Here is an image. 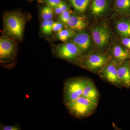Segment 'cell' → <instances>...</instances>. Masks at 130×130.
<instances>
[{
    "label": "cell",
    "instance_id": "obj_1",
    "mask_svg": "<svg viewBox=\"0 0 130 130\" xmlns=\"http://www.w3.org/2000/svg\"><path fill=\"white\" fill-rule=\"evenodd\" d=\"M5 31L11 37L21 40L25 25V20L22 14L17 12H9L3 17Z\"/></svg>",
    "mask_w": 130,
    "mask_h": 130
},
{
    "label": "cell",
    "instance_id": "obj_2",
    "mask_svg": "<svg viewBox=\"0 0 130 130\" xmlns=\"http://www.w3.org/2000/svg\"><path fill=\"white\" fill-rule=\"evenodd\" d=\"M71 113L78 118L91 115L96 108L97 103L93 102L83 96L66 104Z\"/></svg>",
    "mask_w": 130,
    "mask_h": 130
},
{
    "label": "cell",
    "instance_id": "obj_3",
    "mask_svg": "<svg viewBox=\"0 0 130 130\" xmlns=\"http://www.w3.org/2000/svg\"><path fill=\"white\" fill-rule=\"evenodd\" d=\"M88 80L86 78H78L66 82L64 91V99L66 104L76 100L82 95Z\"/></svg>",
    "mask_w": 130,
    "mask_h": 130
},
{
    "label": "cell",
    "instance_id": "obj_4",
    "mask_svg": "<svg viewBox=\"0 0 130 130\" xmlns=\"http://www.w3.org/2000/svg\"><path fill=\"white\" fill-rule=\"evenodd\" d=\"M109 58L101 54H91L86 58L85 67L86 69L95 72L102 70L107 64Z\"/></svg>",
    "mask_w": 130,
    "mask_h": 130
},
{
    "label": "cell",
    "instance_id": "obj_5",
    "mask_svg": "<svg viewBox=\"0 0 130 130\" xmlns=\"http://www.w3.org/2000/svg\"><path fill=\"white\" fill-rule=\"evenodd\" d=\"M56 51L57 55L60 58L67 60L76 58L82 52L73 42L59 44L56 47Z\"/></svg>",
    "mask_w": 130,
    "mask_h": 130
},
{
    "label": "cell",
    "instance_id": "obj_6",
    "mask_svg": "<svg viewBox=\"0 0 130 130\" xmlns=\"http://www.w3.org/2000/svg\"><path fill=\"white\" fill-rule=\"evenodd\" d=\"M92 33L93 41L98 47L102 48L108 43L111 35L109 30L106 26H98L93 29Z\"/></svg>",
    "mask_w": 130,
    "mask_h": 130
},
{
    "label": "cell",
    "instance_id": "obj_7",
    "mask_svg": "<svg viewBox=\"0 0 130 130\" xmlns=\"http://www.w3.org/2000/svg\"><path fill=\"white\" fill-rule=\"evenodd\" d=\"M15 50L14 42L7 37L2 36L0 38V58L6 60L11 58Z\"/></svg>",
    "mask_w": 130,
    "mask_h": 130
},
{
    "label": "cell",
    "instance_id": "obj_8",
    "mask_svg": "<svg viewBox=\"0 0 130 130\" xmlns=\"http://www.w3.org/2000/svg\"><path fill=\"white\" fill-rule=\"evenodd\" d=\"M118 68L116 62L112 61L103 69L102 73V76L109 83L116 85H120Z\"/></svg>",
    "mask_w": 130,
    "mask_h": 130
},
{
    "label": "cell",
    "instance_id": "obj_9",
    "mask_svg": "<svg viewBox=\"0 0 130 130\" xmlns=\"http://www.w3.org/2000/svg\"><path fill=\"white\" fill-rule=\"evenodd\" d=\"M118 77L120 84L126 88L130 86V66L129 62L126 61L118 68Z\"/></svg>",
    "mask_w": 130,
    "mask_h": 130
},
{
    "label": "cell",
    "instance_id": "obj_10",
    "mask_svg": "<svg viewBox=\"0 0 130 130\" xmlns=\"http://www.w3.org/2000/svg\"><path fill=\"white\" fill-rule=\"evenodd\" d=\"M67 24L68 26L74 30L81 31L86 29L87 22L84 17L77 15L70 16Z\"/></svg>",
    "mask_w": 130,
    "mask_h": 130
},
{
    "label": "cell",
    "instance_id": "obj_11",
    "mask_svg": "<svg viewBox=\"0 0 130 130\" xmlns=\"http://www.w3.org/2000/svg\"><path fill=\"white\" fill-rule=\"evenodd\" d=\"M82 96L93 102L97 103L99 98V93L94 84L91 80H88Z\"/></svg>",
    "mask_w": 130,
    "mask_h": 130
},
{
    "label": "cell",
    "instance_id": "obj_12",
    "mask_svg": "<svg viewBox=\"0 0 130 130\" xmlns=\"http://www.w3.org/2000/svg\"><path fill=\"white\" fill-rule=\"evenodd\" d=\"M72 42L82 51L88 49L91 44L90 38L88 34L85 32L79 33L74 35Z\"/></svg>",
    "mask_w": 130,
    "mask_h": 130
},
{
    "label": "cell",
    "instance_id": "obj_13",
    "mask_svg": "<svg viewBox=\"0 0 130 130\" xmlns=\"http://www.w3.org/2000/svg\"><path fill=\"white\" fill-rule=\"evenodd\" d=\"M107 0H93L91 6L92 14L98 16L102 14L108 7Z\"/></svg>",
    "mask_w": 130,
    "mask_h": 130
},
{
    "label": "cell",
    "instance_id": "obj_14",
    "mask_svg": "<svg viewBox=\"0 0 130 130\" xmlns=\"http://www.w3.org/2000/svg\"><path fill=\"white\" fill-rule=\"evenodd\" d=\"M118 33L123 37H130V22L127 20L119 21L116 25Z\"/></svg>",
    "mask_w": 130,
    "mask_h": 130
},
{
    "label": "cell",
    "instance_id": "obj_15",
    "mask_svg": "<svg viewBox=\"0 0 130 130\" xmlns=\"http://www.w3.org/2000/svg\"><path fill=\"white\" fill-rule=\"evenodd\" d=\"M113 54L115 58L119 61H122L130 59L129 53L119 45L113 47Z\"/></svg>",
    "mask_w": 130,
    "mask_h": 130
},
{
    "label": "cell",
    "instance_id": "obj_16",
    "mask_svg": "<svg viewBox=\"0 0 130 130\" xmlns=\"http://www.w3.org/2000/svg\"><path fill=\"white\" fill-rule=\"evenodd\" d=\"M115 8L119 13L128 14L130 13V0H116Z\"/></svg>",
    "mask_w": 130,
    "mask_h": 130
},
{
    "label": "cell",
    "instance_id": "obj_17",
    "mask_svg": "<svg viewBox=\"0 0 130 130\" xmlns=\"http://www.w3.org/2000/svg\"><path fill=\"white\" fill-rule=\"evenodd\" d=\"M73 7L80 13L85 11L88 7L90 0H69Z\"/></svg>",
    "mask_w": 130,
    "mask_h": 130
},
{
    "label": "cell",
    "instance_id": "obj_18",
    "mask_svg": "<svg viewBox=\"0 0 130 130\" xmlns=\"http://www.w3.org/2000/svg\"><path fill=\"white\" fill-rule=\"evenodd\" d=\"M75 35V31L72 29H62L57 32V37L59 40L61 41H66L68 39L73 37Z\"/></svg>",
    "mask_w": 130,
    "mask_h": 130
},
{
    "label": "cell",
    "instance_id": "obj_19",
    "mask_svg": "<svg viewBox=\"0 0 130 130\" xmlns=\"http://www.w3.org/2000/svg\"><path fill=\"white\" fill-rule=\"evenodd\" d=\"M41 15L44 20H51L53 15V11L49 6L43 8L41 11Z\"/></svg>",
    "mask_w": 130,
    "mask_h": 130
},
{
    "label": "cell",
    "instance_id": "obj_20",
    "mask_svg": "<svg viewBox=\"0 0 130 130\" xmlns=\"http://www.w3.org/2000/svg\"><path fill=\"white\" fill-rule=\"evenodd\" d=\"M71 11H69V10L64 11L60 14L59 16L60 20L63 22V23L67 24L70 16H71Z\"/></svg>",
    "mask_w": 130,
    "mask_h": 130
},
{
    "label": "cell",
    "instance_id": "obj_21",
    "mask_svg": "<svg viewBox=\"0 0 130 130\" xmlns=\"http://www.w3.org/2000/svg\"><path fill=\"white\" fill-rule=\"evenodd\" d=\"M44 2L46 3L50 7L55 8L62 2L61 0H43Z\"/></svg>",
    "mask_w": 130,
    "mask_h": 130
},
{
    "label": "cell",
    "instance_id": "obj_22",
    "mask_svg": "<svg viewBox=\"0 0 130 130\" xmlns=\"http://www.w3.org/2000/svg\"><path fill=\"white\" fill-rule=\"evenodd\" d=\"M63 26L60 22H55L53 25V31L55 32H58L63 29Z\"/></svg>",
    "mask_w": 130,
    "mask_h": 130
},
{
    "label": "cell",
    "instance_id": "obj_23",
    "mask_svg": "<svg viewBox=\"0 0 130 130\" xmlns=\"http://www.w3.org/2000/svg\"><path fill=\"white\" fill-rule=\"evenodd\" d=\"M48 21V20H44V21L42 23L41 25L42 32L45 35H46Z\"/></svg>",
    "mask_w": 130,
    "mask_h": 130
},
{
    "label": "cell",
    "instance_id": "obj_24",
    "mask_svg": "<svg viewBox=\"0 0 130 130\" xmlns=\"http://www.w3.org/2000/svg\"><path fill=\"white\" fill-rule=\"evenodd\" d=\"M54 22L52 20L48 21V23L47 28L46 35H50L53 31V25Z\"/></svg>",
    "mask_w": 130,
    "mask_h": 130
},
{
    "label": "cell",
    "instance_id": "obj_25",
    "mask_svg": "<svg viewBox=\"0 0 130 130\" xmlns=\"http://www.w3.org/2000/svg\"><path fill=\"white\" fill-rule=\"evenodd\" d=\"M122 43L124 46L130 49V37H124L122 41Z\"/></svg>",
    "mask_w": 130,
    "mask_h": 130
},
{
    "label": "cell",
    "instance_id": "obj_26",
    "mask_svg": "<svg viewBox=\"0 0 130 130\" xmlns=\"http://www.w3.org/2000/svg\"><path fill=\"white\" fill-rule=\"evenodd\" d=\"M1 130H19V128L16 126L7 125L3 126L1 128Z\"/></svg>",
    "mask_w": 130,
    "mask_h": 130
},
{
    "label": "cell",
    "instance_id": "obj_27",
    "mask_svg": "<svg viewBox=\"0 0 130 130\" xmlns=\"http://www.w3.org/2000/svg\"><path fill=\"white\" fill-rule=\"evenodd\" d=\"M59 6H60L61 9L63 10V11L69 10L68 9V7L67 5L64 2H61L59 4Z\"/></svg>",
    "mask_w": 130,
    "mask_h": 130
},
{
    "label": "cell",
    "instance_id": "obj_28",
    "mask_svg": "<svg viewBox=\"0 0 130 130\" xmlns=\"http://www.w3.org/2000/svg\"><path fill=\"white\" fill-rule=\"evenodd\" d=\"M55 13L57 14H60L63 12V10L61 9L59 5L56 7L55 8Z\"/></svg>",
    "mask_w": 130,
    "mask_h": 130
},
{
    "label": "cell",
    "instance_id": "obj_29",
    "mask_svg": "<svg viewBox=\"0 0 130 130\" xmlns=\"http://www.w3.org/2000/svg\"><path fill=\"white\" fill-rule=\"evenodd\" d=\"M29 1H31V0H29Z\"/></svg>",
    "mask_w": 130,
    "mask_h": 130
}]
</instances>
